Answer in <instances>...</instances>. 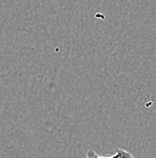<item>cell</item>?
I'll list each match as a JSON object with an SVG mask.
<instances>
[{
  "label": "cell",
  "mask_w": 156,
  "mask_h": 158,
  "mask_svg": "<svg viewBox=\"0 0 156 158\" xmlns=\"http://www.w3.org/2000/svg\"><path fill=\"white\" fill-rule=\"evenodd\" d=\"M85 158H134V156L132 153H129L128 151L123 150V148H116L115 153L112 156H99L93 150H89L87 152Z\"/></svg>",
  "instance_id": "cell-1"
}]
</instances>
